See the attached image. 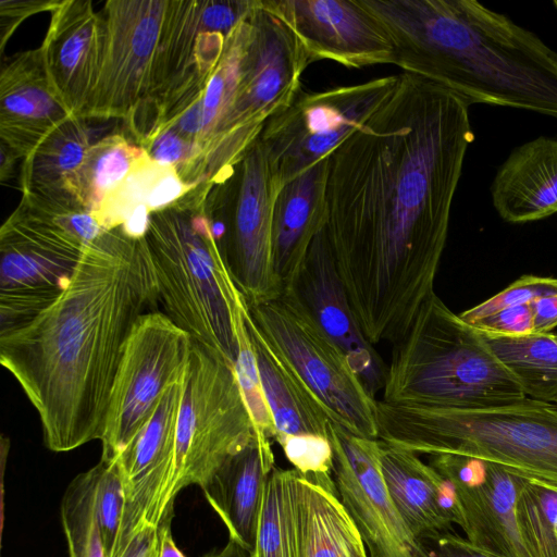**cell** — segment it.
I'll return each instance as SVG.
<instances>
[{"instance_id":"obj_36","label":"cell","mask_w":557,"mask_h":557,"mask_svg":"<svg viewBox=\"0 0 557 557\" xmlns=\"http://www.w3.org/2000/svg\"><path fill=\"white\" fill-rule=\"evenodd\" d=\"M557 295V278L523 275L507 288L459 314L467 323L488 317L500 310L529 304L536 298Z\"/></svg>"},{"instance_id":"obj_4","label":"cell","mask_w":557,"mask_h":557,"mask_svg":"<svg viewBox=\"0 0 557 557\" xmlns=\"http://www.w3.org/2000/svg\"><path fill=\"white\" fill-rule=\"evenodd\" d=\"M200 183L173 205L152 212L145 239L162 312L191 339L232 366L237 356V324L247 301L213 232Z\"/></svg>"},{"instance_id":"obj_7","label":"cell","mask_w":557,"mask_h":557,"mask_svg":"<svg viewBox=\"0 0 557 557\" xmlns=\"http://www.w3.org/2000/svg\"><path fill=\"white\" fill-rule=\"evenodd\" d=\"M309 64L276 0H256L236 95L203 157V182L219 184L231 175L267 121L292 103Z\"/></svg>"},{"instance_id":"obj_24","label":"cell","mask_w":557,"mask_h":557,"mask_svg":"<svg viewBox=\"0 0 557 557\" xmlns=\"http://www.w3.org/2000/svg\"><path fill=\"white\" fill-rule=\"evenodd\" d=\"M490 190L494 209L507 223L557 213V137L539 136L513 148Z\"/></svg>"},{"instance_id":"obj_6","label":"cell","mask_w":557,"mask_h":557,"mask_svg":"<svg viewBox=\"0 0 557 557\" xmlns=\"http://www.w3.org/2000/svg\"><path fill=\"white\" fill-rule=\"evenodd\" d=\"M377 440L414 454H454L557 484V403L525 397L485 408L377 400Z\"/></svg>"},{"instance_id":"obj_16","label":"cell","mask_w":557,"mask_h":557,"mask_svg":"<svg viewBox=\"0 0 557 557\" xmlns=\"http://www.w3.org/2000/svg\"><path fill=\"white\" fill-rule=\"evenodd\" d=\"M333 475L339 498L357 525L370 557H413L419 546L384 483L380 441L329 424Z\"/></svg>"},{"instance_id":"obj_42","label":"cell","mask_w":557,"mask_h":557,"mask_svg":"<svg viewBox=\"0 0 557 557\" xmlns=\"http://www.w3.org/2000/svg\"><path fill=\"white\" fill-rule=\"evenodd\" d=\"M160 533L159 527H146L127 546L121 557H159Z\"/></svg>"},{"instance_id":"obj_10","label":"cell","mask_w":557,"mask_h":557,"mask_svg":"<svg viewBox=\"0 0 557 557\" xmlns=\"http://www.w3.org/2000/svg\"><path fill=\"white\" fill-rule=\"evenodd\" d=\"M89 244L21 199L0 228V336L59 298Z\"/></svg>"},{"instance_id":"obj_45","label":"cell","mask_w":557,"mask_h":557,"mask_svg":"<svg viewBox=\"0 0 557 557\" xmlns=\"http://www.w3.org/2000/svg\"><path fill=\"white\" fill-rule=\"evenodd\" d=\"M0 147V180L4 182L11 176L14 162L17 158L4 144L1 143Z\"/></svg>"},{"instance_id":"obj_35","label":"cell","mask_w":557,"mask_h":557,"mask_svg":"<svg viewBox=\"0 0 557 557\" xmlns=\"http://www.w3.org/2000/svg\"><path fill=\"white\" fill-rule=\"evenodd\" d=\"M94 468L96 517L106 556L113 557L124 509L123 481L115 460L100 459Z\"/></svg>"},{"instance_id":"obj_39","label":"cell","mask_w":557,"mask_h":557,"mask_svg":"<svg viewBox=\"0 0 557 557\" xmlns=\"http://www.w3.org/2000/svg\"><path fill=\"white\" fill-rule=\"evenodd\" d=\"M413 557H499L455 533L443 532L419 541Z\"/></svg>"},{"instance_id":"obj_3","label":"cell","mask_w":557,"mask_h":557,"mask_svg":"<svg viewBox=\"0 0 557 557\" xmlns=\"http://www.w3.org/2000/svg\"><path fill=\"white\" fill-rule=\"evenodd\" d=\"M388 35L394 65L471 106L557 117V52L475 0H360Z\"/></svg>"},{"instance_id":"obj_38","label":"cell","mask_w":557,"mask_h":557,"mask_svg":"<svg viewBox=\"0 0 557 557\" xmlns=\"http://www.w3.org/2000/svg\"><path fill=\"white\" fill-rule=\"evenodd\" d=\"M483 333L519 336L533 333L530 302L510 307L470 324Z\"/></svg>"},{"instance_id":"obj_44","label":"cell","mask_w":557,"mask_h":557,"mask_svg":"<svg viewBox=\"0 0 557 557\" xmlns=\"http://www.w3.org/2000/svg\"><path fill=\"white\" fill-rule=\"evenodd\" d=\"M202 557H253L250 552L243 548L232 540L221 549H213Z\"/></svg>"},{"instance_id":"obj_23","label":"cell","mask_w":557,"mask_h":557,"mask_svg":"<svg viewBox=\"0 0 557 557\" xmlns=\"http://www.w3.org/2000/svg\"><path fill=\"white\" fill-rule=\"evenodd\" d=\"M379 462L389 496L417 541L448 532L453 523L461 527L453 487L417 454L380 441Z\"/></svg>"},{"instance_id":"obj_17","label":"cell","mask_w":557,"mask_h":557,"mask_svg":"<svg viewBox=\"0 0 557 557\" xmlns=\"http://www.w3.org/2000/svg\"><path fill=\"white\" fill-rule=\"evenodd\" d=\"M432 466L453 487L461 529L473 545L499 557H527L519 542L515 506L527 476L488 461L437 454Z\"/></svg>"},{"instance_id":"obj_25","label":"cell","mask_w":557,"mask_h":557,"mask_svg":"<svg viewBox=\"0 0 557 557\" xmlns=\"http://www.w3.org/2000/svg\"><path fill=\"white\" fill-rule=\"evenodd\" d=\"M327 157L286 183L272 210V256L283 292L290 289L324 221Z\"/></svg>"},{"instance_id":"obj_41","label":"cell","mask_w":557,"mask_h":557,"mask_svg":"<svg viewBox=\"0 0 557 557\" xmlns=\"http://www.w3.org/2000/svg\"><path fill=\"white\" fill-rule=\"evenodd\" d=\"M533 333H548L557 326V295L536 298L530 302Z\"/></svg>"},{"instance_id":"obj_1","label":"cell","mask_w":557,"mask_h":557,"mask_svg":"<svg viewBox=\"0 0 557 557\" xmlns=\"http://www.w3.org/2000/svg\"><path fill=\"white\" fill-rule=\"evenodd\" d=\"M399 75L383 106L327 156L319 232L372 345L399 341L434 293L474 139L467 100Z\"/></svg>"},{"instance_id":"obj_28","label":"cell","mask_w":557,"mask_h":557,"mask_svg":"<svg viewBox=\"0 0 557 557\" xmlns=\"http://www.w3.org/2000/svg\"><path fill=\"white\" fill-rule=\"evenodd\" d=\"M196 186L185 183L174 166L160 164L147 154L103 199L94 216L104 231L112 230L123 225L138 207L146 206L151 213L160 211Z\"/></svg>"},{"instance_id":"obj_13","label":"cell","mask_w":557,"mask_h":557,"mask_svg":"<svg viewBox=\"0 0 557 557\" xmlns=\"http://www.w3.org/2000/svg\"><path fill=\"white\" fill-rule=\"evenodd\" d=\"M225 234L222 248L249 307L283 294L272 256V210L281 187L257 141L223 181Z\"/></svg>"},{"instance_id":"obj_18","label":"cell","mask_w":557,"mask_h":557,"mask_svg":"<svg viewBox=\"0 0 557 557\" xmlns=\"http://www.w3.org/2000/svg\"><path fill=\"white\" fill-rule=\"evenodd\" d=\"M311 62L360 69L394 64L393 44L360 0H276Z\"/></svg>"},{"instance_id":"obj_43","label":"cell","mask_w":557,"mask_h":557,"mask_svg":"<svg viewBox=\"0 0 557 557\" xmlns=\"http://www.w3.org/2000/svg\"><path fill=\"white\" fill-rule=\"evenodd\" d=\"M174 513L169 515L159 524L160 555L159 557H186L177 547L171 531V521Z\"/></svg>"},{"instance_id":"obj_27","label":"cell","mask_w":557,"mask_h":557,"mask_svg":"<svg viewBox=\"0 0 557 557\" xmlns=\"http://www.w3.org/2000/svg\"><path fill=\"white\" fill-rule=\"evenodd\" d=\"M262 388L270 408L275 434L329 437L330 419L321 404L306 388L246 314Z\"/></svg>"},{"instance_id":"obj_37","label":"cell","mask_w":557,"mask_h":557,"mask_svg":"<svg viewBox=\"0 0 557 557\" xmlns=\"http://www.w3.org/2000/svg\"><path fill=\"white\" fill-rule=\"evenodd\" d=\"M274 441L301 474H333V448L329 437L278 435Z\"/></svg>"},{"instance_id":"obj_29","label":"cell","mask_w":557,"mask_h":557,"mask_svg":"<svg viewBox=\"0 0 557 557\" xmlns=\"http://www.w3.org/2000/svg\"><path fill=\"white\" fill-rule=\"evenodd\" d=\"M147 154L124 134H110L88 148L81 165L66 180L64 189L94 215L103 199Z\"/></svg>"},{"instance_id":"obj_15","label":"cell","mask_w":557,"mask_h":557,"mask_svg":"<svg viewBox=\"0 0 557 557\" xmlns=\"http://www.w3.org/2000/svg\"><path fill=\"white\" fill-rule=\"evenodd\" d=\"M185 377V376H184ZM184 379L172 384L115 459L124 490V509L113 557H121L146 527H159L174 513L176 431Z\"/></svg>"},{"instance_id":"obj_22","label":"cell","mask_w":557,"mask_h":557,"mask_svg":"<svg viewBox=\"0 0 557 557\" xmlns=\"http://www.w3.org/2000/svg\"><path fill=\"white\" fill-rule=\"evenodd\" d=\"M288 557H370L332 474L298 472L287 523Z\"/></svg>"},{"instance_id":"obj_31","label":"cell","mask_w":557,"mask_h":557,"mask_svg":"<svg viewBox=\"0 0 557 557\" xmlns=\"http://www.w3.org/2000/svg\"><path fill=\"white\" fill-rule=\"evenodd\" d=\"M90 143L85 119L71 116L50 133L21 166V191L62 190L81 165Z\"/></svg>"},{"instance_id":"obj_21","label":"cell","mask_w":557,"mask_h":557,"mask_svg":"<svg viewBox=\"0 0 557 557\" xmlns=\"http://www.w3.org/2000/svg\"><path fill=\"white\" fill-rule=\"evenodd\" d=\"M9 61L0 73V139L25 159L73 114L50 81L40 47Z\"/></svg>"},{"instance_id":"obj_9","label":"cell","mask_w":557,"mask_h":557,"mask_svg":"<svg viewBox=\"0 0 557 557\" xmlns=\"http://www.w3.org/2000/svg\"><path fill=\"white\" fill-rule=\"evenodd\" d=\"M256 438L234 366L193 341L176 431L172 496L200 487Z\"/></svg>"},{"instance_id":"obj_11","label":"cell","mask_w":557,"mask_h":557,"mask_svg":"<svg viewBox=\"0 0 557 557\" xmlns=\"http://www.w3.org/2000/svg\"><path fill=\"white\" fill-rule=\"evenodd\" d=\"M400 75L330 88L300 89L292 103L264 124L258 141L282 188L325 159L391 97Z\"/></svg>"},{"instance_id":"obj_30","label":"cell","mask_w":557,"mask_h":557,"mask_svg":"<svg viewBox=\"0 0 557 557\" xmlns=\"http://www.w3.org/2000/svg\"><path fill=\"white\" fill-rule=\"evenodd\" d=\"M481 333L495 356L516 376L527 397L557 403V334Z\"/></svg>"},{"instance_id":"obj_20","label":"cell","mask_w":557,"mask_h":557,"mask_svg":"<svg viewBox=\"0 0 557 557\" xmlns=\"http://www.w3.org/2000/svg\"><path fill=\"white\" fill-rule=\"evenodd\" d=\"M104 22L90 0H60L40 46L53 86L83 119L102 62Z\"/></svg>"},{"instance_id":"obj_26","label":"cell","mask_w":557,"mask_h":557,"mask_svg":"<svg viewBox=\"0 0 557 557\" xmlns=\"http://www.w3.org/2000/svg\"><path fill=\"white\" fill-rule=\"evenodd\" d=\"M274 468L273 450L263 449L255 438L201 486L206 499L226 527L228 540L251 554L264 485Z\"/></svg>"},{"instance_id":"obj_5","label":"cell","mask_w":557,"mask_h":557,"mask_svg":"<svg viewBox=\"0 0 557 557\" xmlns=\"http://www.w3.org/2000/svg\"><path fill=\"white\" fill-rule=\"evenodd\" d=\"M483 334L432 293L393 344L381 400L430 408H485L525 398Z\"/></svg>"},{"instance_id":"obj_34","label":"cell","mask_w":557,"mask_h":557,"mask_svg":"<svg viewBox=\"0 0 557 557\" xmlns=\"http://www.w3.org/2000/svg\"><path fill=\"white\" fill-rule=\"evenodd\" d=\"M245 308L237 324V356L234 364L237 381L252 420L255 435L263 449H272L270 440L275 428L262 388L253 344L248 331Z\"/></svg>"},{"instance_id":"obj_19","label":"cell","mask_w":557,"mask_h":557,"mask_svg":"<svg viewBox=\"0 0 557 557\" xmlns=\"http://www.w3.org/2000/svg\"><path fill=\"white\" fill-rule=\"evenodd\" d=\"M290 289L322 331L344 351L370 394L375 397L383 389L386 366L362 333L327 244L320 233L314 237Z\"/></svg>"},{"instance_id":"obj_12","label":"cell","mask_w":557,"mask_h":557,"mask_svg":"<svg viewBox=\"0 0 557 557\" xmlns=\"http://www.w3.org/2000/svg\"><path fill=\"white\" fill-rule=\"evenodd\" d=\"M193 339L162 311H147L125 344L103 423L101 458L114 461L145 424L163 393L184 379Z\"/></svg>"},{"instance_id":"obj_8","label":"cell","mask_w":557,"mask_h":557,"mask_svg":"<svg viewBox=\"0 0 557 557\" xmlns=\"http://www.w3.org/2000/svg\"><path fill=\"white\" fill-rule=\"evenodd\" d=\"M249 311L260 333L321 404L330 421L356 436L377 440V399L296 294L284 290Z\"/></svg>"},{"instance_id":"obj_33","label":"cell","mask_w":557,"mask_h":557,"mask_svg":"<svg viewBox=\"0 0 557 557\" xmlns=\"http://www.w3.org/2000/svg\"><path fill=\"white\" fill-rule=\"evenodd\" d=\"M96 471L76 475L61 500V523L69 557H107L95 509Z\"/></svg>"},{"instance_id":"obj_40","label":"cell","mask_w":557,"mask_h":557,"mask_svg":"<svg viewBox=\"0 0 557 557\" xmlns=\"http://www.w3.org/2000/svg\"><path fill=\"white\" fill-rule=\"evenodd\" d=\"M60 0H1L0 1V53L17 26L28 16L51 12Z\"/></svg>"},{"instance_id":"obj_32","label":"cell","mask_w":557,"mask_h":557,"mask_svg":"<svg viewBox=\"0 0 557 557\" xmlns=\"http://www.w3.org/2000/svg\"><path fill=\"white\" fill-rule=\"evenodd\" d=\"M515 519L527 557H557V484L527 478L517 497Z\"/></svg>"},{"instance_id":"obj_46","label":"cell","mask_w":557,"mask_h":557,"mask_svg":"<svg viewBox=\"0 0 557 557\" xmlns=\"http://www.w3.org/2000/svg\"><path fill=\"white\" fill-rule=\"evenodd\" d=\"M553 7L555 8V10H556V12H557V0H555V1L553 2Z\"/></svg>"},{"instance_id":"obj_14","label":"cell","mask_w":557,"mask_h":557,"mask_svg":"<svg viewBox=\"0 0 557 557\" xmlns=\"http://www.w3.org/2000/svg\"><path fill=\"white\" fill-rule=\"evenodd\" d=\"M169 0H109L102 62L83 119L126 120L151 96Z\"/></svg>"},{"instance_id":"obj_2","label":"cell","mask_w":557,"mask_h":557,"mask_svg":"<svg viewBox=\"0 0 557 557\" xmlns=\"http://www.w3.org/2000/svg\"><path fill=\"white\" fill-rule=\"evenodd\" d=\"M156 302L145 236L119 226L86 246L54 302L0 336V362L36 409L50 450L71 451L101 438L126 341Z\"/></svg>"}]
</instances>
